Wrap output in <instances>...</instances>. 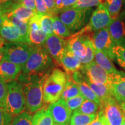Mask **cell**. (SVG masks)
<instances>
[{"instance_id": "obj_1", "label": "cell", "mask_w": 125, "mask_h": 125, "mask_svg": "<svg viewBox=\"0 0 125 125\" xmlns=\"http://www.w3.org/2000/svg\"><path fill=\"white\" fill-rule=\"evenodd\" d=\"M49 74L26 75L21 73L18 77V81L23 85L26 108L30 113H35L43 107V86Z\"/></svg>"}, {"instance_id": "obj_2", "label": "cell", "mask_w": 125, "mask_h": 125, "mask_svg": "<svg viewBox=\"0 0 125 125\" xmlns=\"http://www.w3.org/2000/svg\"><path fill=\"white\" fill-rule=\"evenodd\" d=\"M53 62L51 56L42 46H32L29 60L22 67V73L34 75L49 73L52 70Z\"/></svg>"}, {"instance_id": "obj_3", "label": "cell", "mask_w": 125, "mask_h": 125, "mask_svg": "<svg viewBox=\"0 0 125 125\" xmlns=\"http://www.w3.org/2000/svg\"><path fill=\"white\" fill-rule=\"evenodd\" d=\"M67 74L60 68H54L45 79L43 86V100L45 104L59 101L64 89Z\"/></svg>"}, {"instance_id": "obj_4", "label": "cell", "mask_w": 125, "mask_h": 125, "mask_svg": "<svg viewBox=\"0 0 125 125\" xmlns=\"http://www.w3.org/2000/svg\"><path fill=\"white\" fill-rule=\"evenodd\" d=\"M8 90L6 99L5 109L9 114L16 116L24 112L26 108L23 86L19 81L8 83Z\"/></svg>"}, {"instance_id": "obj_5", "label": "cell", "mask_w": 125, "mask_h": 125, "mask_svg": "<svg viewBox=\"0 0 125 125\" xmlns=\"http://www.w3.org/2000/svg\"><path fill=\"white\" fill-rule=\"evenodd\" d=\"M90 9L69 8L61 12L59 18L70 30L75 31L83 27L88 21Z\"/></svg>"}, {"instance_id": "obj_6", "label": "cell", "mask_w": 125, "mask_h": 125, "mask_svg": "<svg viewBox=\"0 0 125 125\" xmlns=\"http://www.w3.org/2000/svg\"><path fill=\"white\" fill-rule=\"evenodd\" d=\"M80 71L90 82L96 84L105 85L109 87L111 86L117 75L120 74H110L108 73L97 64L95 61H93L87 64H82Z\"/></svg>"}, {"instance_id": "obj_7", "label": "cell", "mask_w": 125, "mask_h": 125, "mask_svg": "<svg viewBox=\"0 0 125 125\" xmlns=\"http://www.w3.org/2000/svg\"><path fill=\"white\" fill-rule=\"evenodd\" d=\"M3 60L11 62L23 67L30 56L32 45L26 43H10L5 45Z\"/></svg>"}, {"instance_id": "obj_8", "label": "cell", "mask_w": 125, "mask_h": 125, "mask_svg": "<svg viewBox=\"0 0 125 125\" xmlns=\"http://www.w3.org/2000/svg\"><path fill=\"white\" fill-rule=\"evenodd\" d=\"M100 110L110 125H122L125 120V115L118 101L111 96L101 101Z\"/></svg>"}, {"instance_id": "obj_9", "label": "cell", "mask_w": 125, "mask_h": 125, "mask_svg": "<svg viewBox=\"0 0 125 125\" xmlns=\"http://www.w3.org/2000/svg\"><path fill=\"white\" fill-rule=\"evenodd\" d=\"M42 46L55 63L60 65L62 57L68 51L67 40L52 34L48 35Z\"/></svg>"}, {"instance_id": "obj_10", "label": "cell", "mask_w": 125, "mask_h": 125, "mask_svg": "<svg viewBox=\"0 0 125 125\" xmlns=\"http://www.w3.org/2000/svg\"><path fill=\"white\" fill-rule=\"evenodd\" d=\"M92 41L96 49L101 51L111 60L115 61V56L113 53L115 44L109 35L107 28H104L94 32L92 35Z\"/></svg>"}, {"instance_id": "obj_11", "label": "cell", "mask_w": 125, "mask_h": 125, "mask_svg": "<svg viewBox=\"0 0 125 125\" xmlns=\"http://www.w3.org/2000/svg\"><path fill=\"white\" fill-rule=\"evenodd\" d=\"M54 123L59 125H68L71 121L72 111L66 101L62 99L50 104L48 107Z\"/></svg>"}, {"instance_id": "obj_12", "label": "cell", "mask_w": 125, "mask_h": 125, "mask_svg": "<svg viewBox=\"0 0 125 125\" xmlns=\"http://www.w3.org/2000/svg\"><path fill=\"white\" fill-rule=\"evenodd\" d=\"M111 20L112 19L107 9L104 5L101 4L93 12L89 23L86 26L91 32H96L101 29L107 28Z\"/></svg>"}, {"instance_id": "obj_13", "label": "cell", "mask_w": 125, "mask_h": 125, "mask_svg": "<svg viewBox=\"0 0 125 125\" xmlns=\"http://www.w3.org/2000/svg\"><path fill=\"white\" fill-rule=\"evenodd\" d=\"M84 27L79 32H76L67 39L68 50L78 59L83 58L86 54V46L85 43Z\"/></svg>"}, {"instance_id": "obj_14", "label": "cell", "mask_w": 125, "mask_h": 125, "mask_svg": "<svg viewBox=\"0 0 125 125\" xmlns=\"http://www.w3.org/2000/svg\"><path fill=\"white\" fill-rule=\"evenodd\" d=\"M0 37L10 43H27L9 19H7L0 27Z\"/></svg>"}, {"instance_id": "obj_15", "label": "cell", "mask_w": 125, "mask_h": 125, "mask_svg": "<svg viewBox=\"0 0 125 125\" xmlns=\"http://www.w3.org/2000/svg\"><path fill=\"white\" fill-rule=\"evenodd\" d=\"M22 71L21 65L3 60L0 62V79L8 83L16 81Z\"/></svg>"}, {"instance_id": "obj_16", "label": "cell", "mask_w": 125, "mask_h": 125, "mask_svg": "<svg viewBox=\"0 0 125 125\" xmlns=\"http://www.w3.org/2000/svg\"><path fill=\"white\" fill-rule=\"evenodd\" d=\"M107 29L115 45L125 41V23L120 17L112 19Z\"/></svg>"}, {"instance_id": "obj_17", "label": "cell", "mask_w": 125, "mask_h": 125, "mask_svg": "<svg viewBox=\"0 0 125 125\" xmlns=\"http://www.w3.org/2000/svg\"><path fill=\"white\" fill-rule=\"evenodd\" d=\"M110 88L112 96L119 104L125 101V73L117 75Z\"/></svg>"}, {"instance_id": "obj_18", "label": "cell", "mask_w": 125, "mask_h": 125, "mask_svg": "<svg viewBox=\"0 0 125 125\" xmlns=\"http://www.w3.org/2000/svg\"><path fill=\"white\" fill-rule=\"evenodd\" d=\"M60 66L64 69L67 74H73L75 72L80 71L82 64L68 50L61 60Z\"/></svg>"}, {"instance_id": "obj_19", "label": "cell", "mask_w": 125, "mask_h": 125, "mask_svg": "<svg viewBox=\"0 0 125 125\" xmlns=\"http://www.w3.org/2000/svg\"><path fill=\"white\" fill-rule=\"evenodd\" d=\"M94 61L97 64L110 74L122 73V71H119L115 68V65L112 62L111 59L107 55L97 49H96V52H95Z\"/></svg>"}, {"instance_id": "obj_20", "label": "cell", "mask_w": 125, "mask_h": 125, "mask_svg": "<svg viewBox=\"0 0 125 125\" xmlns=\"http://www.w3.org/2000/svg\"><path fill=\"white\" fill-rule=\"evenodd\" d=\"M37 13L35 11L27 8L18 5V3H14L12 5V11L6 13L7 18L13 16L23 21L29 22V20Z\"/></svg>"}, {"instance_id": "obj_21", "label": "cell", "mask_w": 125, "mask_h": 125, "mask_svg": "<svg viewBox=\"0 0 125 125\" xmlns=\"http://www.w3.org/2000/svg\"><path fill=\"white\" fill-rule=\"evenodd\" d=\"M79 95H81V93L78 85L73 80L71 74H67L66 84L61 96V99L66 101Z\"/></svg>"}, {"instance_id": "obj_22", "label": "cell", "mask_w": 125, "mask_h": 125, "mask_svg": "<svg viewBox=\"0 0 125 125\" xmlns=\"http://www.w3.org/2000/svg\"><path fill=\"white\" fill-rule=\"evenodd\" d=\"M54 121L48 108L43 107L35 112L32 125H53Z\"/></svg>"}, {"instance_id": "obj_23", "label": "cell", "mask_w": 125, "mask_h": 125, "mask_svg": "<svg viewBox=\"0 0 125 125\" xmlns=\"http://www.w3.org/2000/svg\"><path fill=\"white\" fill-rule=\"evenodd\" d=\"M86 81L87 83L89 85L93 92L100 99L101 102L105 100L108 98L113 96L110 87L107 85H102V84H96L90 82L86 77ZM114 97V96H113Z\"/></svg>"}, {"instance_id": "obj_24", "label": "cell", "mask_w": 125, "mask_h": 125, "mask_svg": "<svg viewBox=\"0 0 125 125\" xmlns=\"http://www.w3.org/2000/svg\"><path fill=\"white\" fill-rule=\"evenodd\" d=\"M97 114L86 115L74 112L71 116L70 125H90L96 119Z\"/></svg>"}, {"instance_id": "obj_25", "label": "cell", "mask_w": 125, "mask_h": 125, "mask_svg": "<svg viewBox=\"0 0 125 125\" xmlns=\"http://www.w3.org/2000/svg\"><path fill=\"white\" fill-rule=\"evenodd\" d=\"M123 0H105L103 4L108 11L112 19L118 18L121 12Z\"/></svg>"}, {"instance_id": "obj_26", "label": "cell", "mask_w": 125, "mask_h": 125, "mask_svg": "<svg viewBox=\"0 0 125 125\" xmlns=\"http://www.w3.org/2000/svg\"><path fill=\"white\" fill-rule=\"evenodd\" d=\"M100 108V107L96 103L88 99H85L81 107L74 112L86 115H93L98 114Z\"/></svg>"}, {"instance_id": "obj_27", "label": "cell", "mask_w": 125, "mask_h": 125, "mask_svg": "<svg viewBox=\"0 0 125 125\" xmlns=\"http://www.w3.org/2000/svg\"><path fill=\"white\" fill-rule=\"evenodd\" d=\"M53 34L61 38H67L71 36V31L58 16H56L53 21Z\"/></svg>"}, {"instance_id": "obj_28", "label": "cell", "mask_w": 125, "mask_h": 125, "mask_svg": "<svg viewBox=\"0 0 125 125\" xmlns=\"http://www.w3.org/2000/svg\"><path fill=\"white\" fill-rule=\"evenodd\" d=\"M8 19L12 23L15 25L16 27L18 30L20 35L22 36L23 38L26 40L27 43L30 44L29 41V24L28 22L23 21L19 19L15 18L13 16H10Z\"/></svg>"}, {"instance_id": "obj_29", "label": "cell", "mask_w": 125, "mask_h": 125, "mask_svg": "<svg viewBox=\"0 0 125 125\" xmlns=\"http://www.w3.org/2000/svg\"><path fill=\"white\" fill-rule=\"evenodd\" d=\"M113 53L115 61L125 70V41L122 43L114 46Z\"/></svg>"}, {"instance_id": "obj_30", "label": "cell", "mask_w": 125, "mask_h": 125, "mask_svg": "<svg viewBox=\"0 0 125 125\" xmlns=\"http://www.w3.org/2000/svg\"><path fill=\"white\" fill-rule=\"evenodd\" d=\"M48 35L43 31L42 30L34 32H29V41L30 44L32 46H42L46 41Z\"/></svg>"}, {"instance_id": "obj_31", "label": "cell", "mask_w": 125, "mask_h": 125, "mask_svg": "<svg viewBox=\"0 0 125 125\" xmlns=\"http://www.w3.org/2000/svg\"><path fill=\"white\" fill-rule=\"evenodd\" d=\"M55 17L49 15H42L41 18V29L48 35L53 34V21Z\"/></svg>"}, {"instance_id": "obj_32", "label": "cell", "mask_w": 125, "mask_h": 125, "mask_svg": "<svg viewBox=\"0 0 125 125\" xmlns=\"http://www.w3.org/2000/svg\"><path fill=\"white\" fill-rule=\"evenodd\" d=\"M32 118L31 113L24 111L14 118L11 125H32Z\"/></svg>"}, {"instance_id": "obj_33", "label": "cell", "mask_w": 125, "mask_h": 125, "mask_svg": "<svg viewBox=\"0 0 125 125\" xmlns=\"http://www.w3.org/2000/svg\"><path fill=\"white\" fill-rule=\"evenodd\" d=\"M102 0H79L72 8L79 9H90L98 6L101 4Z\"/></svg>"}, {"instance_id": "obj_34", "label": "cell", "mask_w": 125, "mask_h": 125, "mask_svg": "<svg viewBox=\"0 0 125 125\" xmlns=\"http://www.w3.org/2000/svg\"><path fill=\"white\" fill-rule=\"evenodd\" d=\"M42 15L38 13H35L33 16L29 20L28 24H29V30L30 31L37 32L42 30L41 26V18Z\"/></svg>"}, {"instance_id": "obj_35", "label": "cell", "mask_w": 125, "mask_h": 125, "mask_svg": "<svg viewBox=\"0 0 125 125\" xmlns=\"http://www.w3.org/2000/svg\"><path fill=\"white\" fill-rule=\"evenodd\" d=\"M86 98L82 96V94L72 98L71 99L67 100L66 101L67 105L72 112L75 111L76 109L79 108L82 105V103L84 102Z\"/></svg>"}, {"instance_id": "obj_36", "label": "cell", "mask_w": 125, "mask_h": 125, "mask_svg": "<svg viewBox=\"0 0 125 125\" xmlns=\"http://www.w3.org/2000/svg\"><path fill=\"white\" fill-rule=\"evenodd\" d=\"M8 90V84L0 79V107L5 108L6 99Z\"/></svg>"}, {"instance_id": "obj_37", "label": "cell", "mask_w": 125, "mask_h": 125, "mask_svg": "<svg viewBox=\"0 0 125 125\" xmlns=\"http://www.w3.org/2000/svg\"><path fill=\"white\" fill-rule=\"evenodd\" d=\"M13 119L5 108L0 107V125H11Z\"/></svg>"}, {"instance_id": "obj_38", "label": "cell", "mask_w": 125, "mask_h": 125, "mask_svg": "<svg viewBox=\"0 0 125 125\" xmlns=\"http://www.w3.org/2000/svg\"><path fill=\"white\" fill-rule=\"evenodd\" d=\"M35 8L37 13L42 15H49L52 16L44 0H35Z\"/></svg>"}, {"instance_id": "obj_39", "label": "cell", "mask_w": 125, "mask_h": 125, "mask_svg": "<svg viewBox=\"0 0 125 125\" xmlns=\"http://www.w3.org/2000/svg\"><path fill=\"white\" fill-rule=\"evenodd\" d=\"M107 121V120L104 116L103 111L100 110L98 112L96 119L90 125H105Z\"/></svg>"}, {"instance_id": "obj_40", "label": "cell", "mask_w": 125, "mask_h": 125, "mask_svg": "<svg viewBox=\"0 0 125 125\" xmlns=\"http://www.w3.org/2000/svg\"><path fill=\"white\" fill-rule=\"evenodd\" d=\"M44 1L46 3L47 7L51 12L52 16L54 17L57 16L59 12L56 10L54 0H44Z\"/></svg>"}, {"instance_id": "obj_41", "label": "cell", "mask_w": 125, "mask_h": 125, "mask_svg": "<svg viewBox=\"0 0 125 125\" xmlns=\"http://www.w3.org/2000/svg\"><path fill=\"white\" fill-rule=\"evenodd\" d=\"M18 4L19 6H22V7L31 9L37 13L35 8V0H23L21 2L18 3Z\"/></svg>"}, {"instance_id": "obj_42", "label": "cell", "mask_w": 125, "mask_h": 125, "mask_svg": "<svg viewBox=\"0 0 125 125\" xmlns=\"http://www.w3.org/2000/svg\"><path fill=\"white\" fill-rule=\"evenodd\" d=\"M79 0H62V11L74 6Z\"/></svg>"}, {"instance_id": "obj_43", "label": "cell", "mask_w": 125, "mask_h": 125, "mask_svg": "<svg viewBox=\"0 0 125 125\" xmlns=\"http://www.w3.org/2000/svg\"><path fill=\"white\" fill-rule=\"evenodd\" d=\"M6 51L5 46H2L0 48V62H2Z\"/></svg>"}, {"instance_id": "obj_44", "label": "cell", "mask_w": 125, "mask_h": 125, "mask_svg": "<svg viewBox=\"0 0 125 125\" xmlns=\"http://www.w3.org/2000/svg\"><path fill=\"white\" fill-rule=\"evenodd\" d=\"M7 19H8V18H7L6 14H5V15H3L2 16H0V27L2 26L4 21H5V20H7Z\"/></svg>"}, {"instance_id": "obj_45", "label": "cell", "mask_w": 125, "mask_h": 125, "mask_svg": "<svg viewBox=\"0 0 125 125\" xmlns=\"http://www.w3.org/2000/svg\"><path fill=\"white\" fill-rule=\"evenodd\" d=\"M10 1V0H0V5H7Z\"/></svg>"}, {"instance_id": "obj_46", "label": "cell", "mask_w": 125, "mask_h": 125, "mask_svg": "<svg viewBox=\"0 0 125 125\" xmlns=\"http://www.w3.org/2000/svg\"><path fill=\"white\" fill-rule=\"evenodd\" d=\"M120 105H121L122 109L123 111V112H124V114L125 115V101H124V102H123V103H120Z\"/></svg>"}, {"instance_id": "obj_47", "label": "cell", "mask_w": 125, "mask_h": 125, "mask_svg": "<svg viewBox=\"0 0 125 125\" xmlns=\"http://www.w3.org/2000/svg\"><path fill=\"white\" fill-rule=\"evenodd\" d=\"M4 40H3L2 38H1V39H0V48L3 46V45H4Z\"/></svg>"}, {"instance_id": "obj_48", "label": "cell", "mask_w": 125, "mask_h": 125, "mask_svg": "<svg viewBox=\"0 0 125 125\" xmlns=\"http://www.w3.org/2000/svg\"><path fill=\"white\" fill-rule=\"evenodd\" d=\"M12 1H13L15 3H19L20 2H21L23 0H12Z\"/></svg>"}, {"instance_id": "obj_49", "label": "cell", "mask_w": 125, "mask_h": 125, "mask_svg": "<svg viewBox=\"0 0 125 125\" xmlns=\"http://www.w3.org/2000/svg\"><path fill=\"white\" fill-rule=\"evenodd\" d=\"M105 125H110L109 124V123H108V121H107V122H106V123H105Z\"/></svg>"}, {"instance_id": "obj_50", "label": "cell", "mask_w": 125, "mask_h": 125, "mask_svg": "<svg viewBox=\"0 0 125 125\" xmlns=\"http://www.w3.org/2000/svg\"><path fill=\"white\" fill-rule=\"evenodd\" d=\"M122 125H125V120L124 121H123V122L122 123Z\"/></svg>"}, {"instance_id": "obj_51", "label": "cell", "mask_w": 125, "mask_h": 125, "mask_svg": "<svg viewBox=\"0 0 125 125\" xmlns=\"http://www.w3.org/2000/svg\"><path fill=\"white\" fill-rule=\"evenodd\" d=\"M123 2L125 4V0H123Z\"/></svg>"}, {"instance_id": "obj_52", "label": "cell", "mask_w": 125, "mask_h": 125, "mask_svg": "<svg viewBox=\"0 0 125 125\" xmlns=\"http://www.w3.org/2000/svg\"><path fill=\"white\" fill-rule=\"evenodd\" d=\"M53 125H58V124H56V123H54Z\"/></svg>"}, {"instance_id": "obj_53", "label": "cell", "mask_w": 125, "mask_h": 125, "mask_svg": "<svg viewBox=\"0 0 125 125\" xmlns=\"http://www.w3.org/2000/svg\"><path fill=\"white\" fill-rule=\"evenodd\" d=\"M1 37H0V39H1Z\"/></svg>"}]
</instances>
